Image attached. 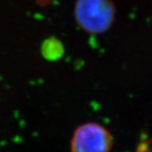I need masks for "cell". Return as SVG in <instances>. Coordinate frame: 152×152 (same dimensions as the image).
Returning a JSON list of instances; mask_svg holds the SVG:
<instances>
[{"instance_id": "6da1fadb", "label": "cell", "mask_w": 152, "mask_h": 152, "mask_svg": "<svg viewBox=\"0 0 152 152\" xmlns=\"http://www.w3.org/2000/svg\"><path fill=\"white\" fill-rule=\"evenodd\" d=\"M75 18L86 31L102 34L112 26L116 15V8L112 0H78Z\"/></svg>"}, {"instance_id": "7a4b0ae2", "label": "cell", "mask_w": 152, "mask_h": 152, "mask_svg": "<svg viewBox=\"0 0 152 152\" xmlns=\"http://www.w3.org/2000/svg\"><path fill=\"white\" fill-rule=\"evenodd\" d=\"M113 146L111 133L96 123L79 126L71 140V152H110Z\"/></svg>"}]
</instances>
